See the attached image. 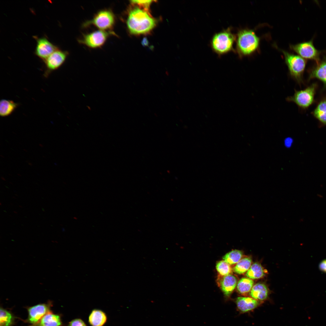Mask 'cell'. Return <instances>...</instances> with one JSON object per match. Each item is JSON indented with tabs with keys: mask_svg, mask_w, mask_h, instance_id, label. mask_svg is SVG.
I'll return each mask as SVG.
<instances>
[{
	"mask_svg": "<svg viewBox=\"0 0 326 326\" xmlns=\"http://www.w3.org/2000/svg\"><path fill=\"white\" fill-rule=\"evenodd\" d=\"M134 6L129 11L126 20L129 31L131 34L135 35L149 32L155 26L156 20L152 16L149 11Z\"/></svg>",
	"mask_w": 326,
	"mask_h": 326,
	"instance_id": "1",
	"label": "cell"
},
{
	"mask_svg": "<svg viewBox=\"0 0 326 326\" xmlns=\"http://www.w3.org/2000/svg\"><path fill=\"white\" fill-rule=\"evenodd\" d=\"M260 39L255 32L248 29L240 30L237 34L236 50L240 56L249 55L258 48Z\"/></svg>",
	"mask_w": 326,
	"mask_h": 326,
	"instance_id": "2",
	"label": "cell"
},
{
	"mask_svg": "<svg viewBox=\"0 0 326 326\" xmlns=\"http://www.w3.org/2000/svg\"><path fill=\"white\" fill-rule=\"evenodd\" d=\"M235 39L231 29L228 27L213 35L210 41L211 47L215 53L219 56L222 55L233 50Z\"/></svg>",
	"mask_w": 326,
	"mask_h": 326,
	"instance_id": "3",
	"label": "cell"
},
{
	"mask_svg": "<svg viewBox=\"0 0 326 326\" xmlns=\"http://www.w3.org/2000/svg\"><path fill=\"white\" fill-rule=\"evenodd\" d=\"M116 17L112 11L109 9L100 10L97 12L92 18L84 22L83 27L93 26L100 30L111 31L116 22Z\"/></svg>",
	"mask_w": 326,
	"mask_h": 326,
	"instance_id": "4",
	"label": "cell"
},
{
	"mask_svg": "<svg viewBox=\"0 0 326 326\" xmlns=\"http://www.w3.org/2000/svg\"><path fill=\"white\" fill-rule=\"evenodd\" d=\"M112 36H117L113 31H107L97 30L91 32L83 34L78 40L80 44L91 49L101 48L106 43L107 40Z\"/></svg>",
	"mask_w": 326,
	"mask_h": 326,
	"instance_id": "5",
	"label": "cell"
},
{
	"mask_svg": "<svg viewBox=\"0 0 326 326\" xmlns=\"http://www.w3.org/2000/svg\"><path fill=\"white\" fill-rule=\"evenodd\" d=\"M284 54L286 63L290 76L298 82L301 80L305 68V60L299 55L282 50Z\"/></svg>",
	"mask_w": 326,
	"mask_h": 326,
	"instance_id": "6",
	"label": "cell"
},
{
	"mask_svg": "<svg viewBox=\"0 0 326 326\" xmlns=\"http://www.w3.org/2000/svg\"><path fill=\"white\" fill-rule=\"evenodd\" d=\"M315 89V86L313 85L304 90L296 91L293 95L287 97L286 100L295 103L301 107L306 108L313 102Z\"/></svg>",
	"mask_w": 326,
	"mask_h": 326,
	"instance_id": "7",
	"label": "cell"
},
{
	"mask_svg": "<svg viewBox=\"0 0 326 326\" xmlns=\"http://www.w3.org/2000/svg\"><path fill=\"white\" fill-rule=\"evenodd\" d=\"M291 48L304 59L314 60L318 62L320 53L315 47L311 40L290 46Z\"/></svg>",
	"mask_w": 326,
	"mask_h": 326,
	"instance_id": "8",
	"label": "cell"
},
{
	"mask_svg": "<svg viewBox=\"0 0 326 326\" xmlns=\"http://www.w3.org/2000/svg\"><path fill=\"white\" fill-rule=\"evenodd\" d=\"M51 305L50 303L40 304L29 307L27 308L28 322L33 326L36 325L46 314L50 311Z\"/></svg>",
	"mask_w": 326,
	"mask_h": 326,
	"instance_id": "9",
	"label": "cell"
},
{
	"mask_svg": "<svg viewBox=\"0 0 326 326\" xmlns=\"http://www.w3.org/2000/svg\"><path fill=\"white\" fill-rule=\"evenodd\" d=\"M37 45L35 51L36 56L44 61L51 54L59 49L46 38H36Z\"/></svg>",
	"mask_w": 326,
	"mask_h": 326,
	"instance_id": "10",
	"label": "cell"
},
{
	"mask_svg": "<svg viewBox=\"0 0 326 326\" xmlns=\"http://www.w3.org/2000/svg\"><path fill=\"white\" fill-rule=\"evenodd\" d=\"M69 53L59 48L51 54L44 61L48 70L53 71L59 68L64 62Z\"/></svg>",
	"mask_w": 326,
	"mask_h": 326,
	"instance_id": "11",
	"label": "cell"
},
{
	"mask_svg": "<svg viewBox=\"0 0 326 326\" xmlns=\"http://www.w3.org/2000/svg\"><path fill=\"white\" fill-rule=\"evenodd\" d=\"M217 282L224 294L229 296L236 286L237 279L235 276L231 274L224 276H219Z\"/></svg>",
	"mask_w": 326,
	"mask_h": 326,
	"instance_id": "12",
	"label": "cell"
},
{
	"mask_svg": "<svg viewBox=\"0 0 326 326\" xmlns=\"http://www.w3.org/2000/svg\"><path fill=\"white\" fill-rule=\"evenodd\" d=\"M235 302L238 309L241 313L253 310L260 304V301L248 297H238Z\"/></svg>",
	"mask_w": 326,
	"mask_h": 326,
	"instance_id": "13",
	"label": "cell"
},
{
	"mask_svg": "<svg viewBox=\"0 0 326 326\" xmlns=\"http://www.w3.org/2000/svg\"><path fill=\"white\" fill-rule=\"evenodd\" d=\"M268 293V290L266 285L263 283H258L253 286L250 295L252 298L260 301L267 299Z\"/></svg>",
	"mask_w": 326,
	"mask_h": 326,
	"instance_id": "14",
	"label": "cell"
},
{
	"mask_svg": "<svg viewBox=\"0 0 326 326\" xmlns=\"http://www.w3.org/2000/svg\"><path fill=\"white\" fill-rule=\"evenodd\" d=\"M62 324L60 316L50 311L46 314L35 326H61Z\"/></svg>",
	"mask_w": 326,
	"mask_h": 326,
	"instance_id": "15",
	"label": "cell"
},
{
	"mask_svg": "<svg viewBox=\"0 0 326 326\" xmlns=\"http://www.w3.org/2000/svg\"><path fill=\"white\" fill-rule=\"evenodd\" d=\"M107 320L105 314L101 310L98 309L93 310L88 318L89 322L92 326H103Z\"/></svg>",
	"mask_w": 326,
	"mask_h": 326,
	"instance_id": "16",
	"label": "cell"
},
{
	"mask_svg": "<svg viewBox=\"0 0 326 326\" xmlns=\"http://www.w3.org/2000/svg\"><path fill=\"white\" fill-rule=\"evenodd\" d=\"M310 75L311 77L318 79L326 85V58L318 64Z\"/></svg>",
	"mask_w": 326,
	"mask_h": 326,
	"instance_id": "17",
	"label": "cell"
},
{
	"mask_svg": "<svg viewBox=\"0 0 326 326\" xmlns=\"http://www.w3.org/2000/svg\"><path fill=\"white\" fill-rule=\"evenodd\" d=\"M18 104L11 100L2 99L0 102V115L2 117L11 114L17 108Z\"/></svg>",
	"mask_w": 326,
	"mask_h": 326,
	"instance_id": "18",
	"label": "cell"
},
{
	"mask_svg": "<svg viewBox=\"0 0 326 326\" xmlns=\"http://www.w3.org/2000/svg\"><path fill=\"white\" fill-rule=\"evenodd\" d=\"M265 275L263 267L259 263L255 262L252 264L246 273V276L252 279L260 278Z\"/></svg>",
	"mask_w": 326,
	"mask_h": 326,
	"instance_id": "19",
	"label": "cell"
},
{
	"mask_svg": "<svg viewBox=\"0 0 326 326\" xmlns=\"http://www.w3.org/2000/svg\"><path fill=\"white\" fill-rule=\"evenodd\" d=\"M254 283L253 280L249 278H242L237 284V291L241 294H246L250 292L253 286Z\"/></svg>",
	"mask_w": 326,
	"mask_h": 326,
	"instance_id": "20",
	"label": "cell"
},
{
	"mask_svg": "<svg viewBox=\"0 0 326 326\" xmlns=\"http://www.w3.org/2000/svg\"><path fill=\"white\" fill-rule=\"evenodd\" d=\"M251 259L249 257H245L236 264L233 268V270L238 274H243L249 269L251 266Z\"/></svg>",
	"mask_w": 326,
	"mask_h": 326,
	"instance_id": "21",
	"label": "cell"
},
{
	"mask_svg": "<svg viewBox=\"0 0 326 326\" xmlns=\"http://www.w3.org/2000/svg\"><path fill=\"white\" fill-rule=\"evenodd\" d=\"M243 252L241 251L235 250L226 254L223 257L224 260L230 265H233L238 263L241 259Z\"/></svg>",
	"mask_w": 326,
	"mask_h": 326,
	"instance_id": "22",
	"label": "cell"
},
{
	"mask_svg": "<svg viewBox=\"0 0 326 326\" xmlns=\"http://www.w3.org/2000/svg\"><path fill=\"white\" fill-rule=\"evenodd\" d=\"M314 115L321 123L326 124V100L319 103L314 110Z\"/></svg>",
	"mask_w": 326,
	"mask_h": 326,
	"instance_id": "23",
	"label": "cell"
},
{
	"mask_svg": "<svg viewBox=\"0 0 326 326\" xmlns=\"http://www.w3.org/2000/svg\"><path fill=\"white\" fill-rule=\"evenodd\" d=\"M14 317L9 312L0 308V326H11L14 324Z\"/></svg>",
	"mask_w": 326,
	"mask_h": 326,
	"instance_id": "24",
	"label": "cell"
},
{
	"mask_svg": "<svg viewBox=\"0 0 326 326\" xmlns=\"http://www.w3.org/2000/svg\"><path fill=\"white\" fill-rule=\"evenodd\" d=\"M216 268L219 275L222 276L231 274L232 271L230 265L224 260L217 262L216 264Z\"/></svg>",
	"mask_w": 326,
	"mask_h": 326,
	"instance_id": "25",
	"label": "cell"
},
{
	"mask_svg": "<svg viewBox=\"0 0 326 326\" xmlns=\"http://www.w3.org/2000/svg\"><path fill=\"white\" fill-rule=\"evenodd\" d=\"M155 1L152 0H131L130 2L133 5L137 6L149 12L150 6L153 2Z\"/></svg>",
	"mask_w": 326,
	"mask_h": 326,
	"instance_id": "26",
	"label": "cell"
},
{
	"mask_svg": "<svg viewBox=\"0 0 326 326\" xmlns=\"http://www.w3.org/2000/svg\"><path fill=\"white\" fill-rule=\"evenodd\" d=\"M68 326H86L84 321L79 318L74 319L69 323Z\"/></svg>",
	"mask_w": 326,
	"mask_h": 326,
	"instance_id": "27",
	"label": "cell"
},
{
	"mask_svg": "<svg viewBox=\"0 0 326 326\" xmlns=\"http://www.w3.org/2000/svg\"><path fill=\"white\" fill-rule=\"evenodd\" d=\"M293 140L291 137H287L284 140V144L285 146L287 148L291 147L293 143Z\"/></svg>",
	"mask_w": 326,
	"mask_h": 326,
	"instance_id": "28",
	"label": "cell"
},
{
	"mask_svg": "<svg viewBox=\"0 0 326 326\" xmlns=\"http://www.w3.org/2000/svg\"><path fill=\"white\" fill-rule=\"evenodd\" d=\"M319 268L321 271L326 273V260L321 262L319 264Z\"/></svg>",
	"mask_w": 326,
	"mask_h": 326,
	"instance_id": "29",
	"label": "cell"
}]
</instances>
